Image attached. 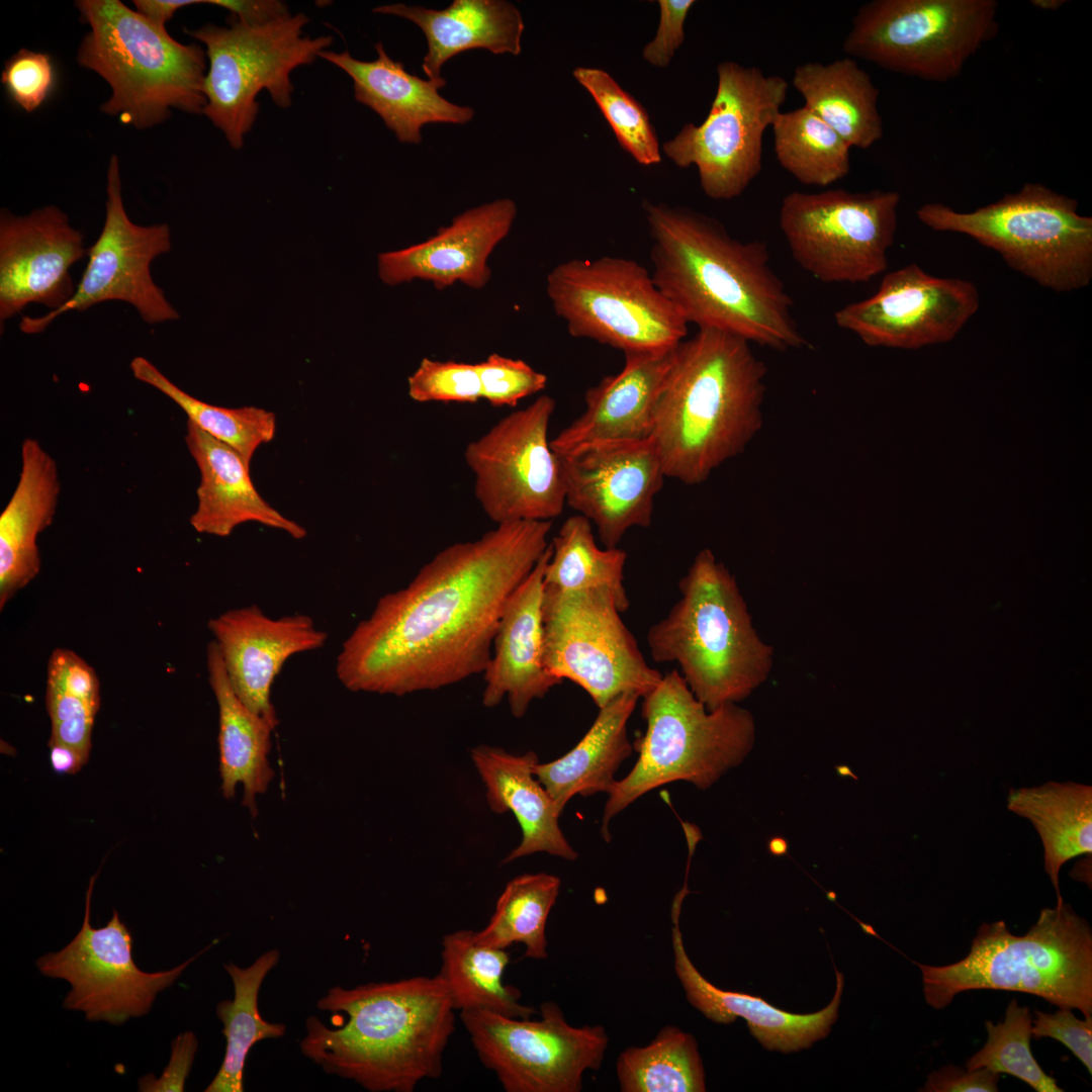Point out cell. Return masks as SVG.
Wrapping results in <instances>:
<instances>
[{"mask_svg":"<svg viewBox=\"0 0 1092 1092\" xmlns=\"http://www.w3.org/2000/svg\"><path fill=\"white\" fill-rule=\"evenodd\" d=\"M407 392L417 402L475 403L481 399L476 364L423 358L407 378Z\"/></svg>","mask_w":1092,"mask_h":1092,"instance_id":"7dc6e473","label":"cell"},{"mask_svg":"<svg viewBox=\"0 0 1092 1092\" xmlns=\"http://www.w3.org/2000/svg\"><path fill=\"white\" fill-rule=\"evenodd\" d=\"M642 698L646 731L635 742L634 767L608 794L602 825L607 841L611 819L638 798L675 781L707 789L742 762L755 741L748 710L737 704L707 710L676 669L664 673Z\"/></svg>","mask_w":1092,"mask_h":1092,"instance_id":"ba28073f","label":"cell"},{"mask_svg":"<svg viewBox=\"0 0 1092 1092\" xmlns=\"http://www.w3.org/2000/svg\"><path fill=\"white\" fill-rule=\"evenodd\" d=\"M542 613L545 668L583 689L598 708L627 693L642 698L660 681L663 674L646 662L611 590L544 587Z\"/></svg>","mask_w":1092,"mask_h":1092,"instance_id":"9a60e30c","label":"cell"},{"mask_svg":"<svg viewBox=\"0 0 1092 1092\" xmlns=\"http://www.w3.org/2000/svg\"><path fill=\"white\" fill-rule=\"evenodd\" d=\"M694 0H659L660 19L655 37L642 52L646 62L665 68L685 39L684 24Z\"/></svg>","mask_w":1092,"mask_h":1092,"instance_id":"816d5d0a","label":"cell"},{"mask_svg":"<svg viewBox=\"0 0 1092 1092\" xmlns=\"http://www.w3.org/2000/svg\"><path fill=\"white\" fill-rule=\"evenodd\" d=\"M554 410V398L540 395L467 444L475 497L496 525L551 521L566 505L560 459L548 438Z\"/></svg>","mask_w":1092,"mask_h":1092,"instance_id":"e0dca14e","label":"cell"},{"mask_svg":"<svg viewBox=\"0 0 1092 1092\" xmlns=\"http://www.w3.org/2000/svg\"><path fill=\"white\" fill-rule=\"evenodd\" d=\"M788 848L787 842L782 838H774L769 842V850L771 853L780 855L786 852Z\"/></svg>","mask_w":1092,"mask_h":1092,"instance_id":"91938a15","label":"cell"},{"mask_svg":"<svg viewBox=\"0 0 1092 1092\" xmlns=\"http://www.w3.org/2000/svg\"><path fill=\"white\" fill-rule=\"evenodd\" d=\"M985 1026L988 1039L984 1046L967 1061L966 1069L985 1068L999 1074H1008L1025 1082L1037 1092L1063 1091L1057 1080L1040 1068L1031 1053L1032 1016L1028 1007L1019 1006L1013 999L1006 1008L1002 1022L994 1024L986 1021Z\"/></svg>","mask_w":1092,"mask_h":1092,"instance_id":"f6af8a7d","label":"cell"},{"mask_svg":"<svg viewBox=\"0 0 1092 1092\" xmlns=\"http://www.w3.org/2000/svg\"><path fill=\"white\" fill-rule=\"evenodd\" d=\"M57 76L47 53L21 49L4 64L1 83L9 98L26 112L37 109L53 93Z\"/></svg>","mask_w":1092,"mask_h":1092,"instance_id":"681fc988","label":"cell"},{"mask_svg":"<svg viewBox=\"0 0 1092 1092\" xmlns=\"http://www.w3.org/2000/svg\"><path fill=\"white\" fill-rule=\"evenodd\" d=\"M198 1039L194 1032L187 1030L179 1033L171 1043V1057L162 1075L156 1078L147 1074L139 1080L142 1092H182L190 1073Z\"/></svg>","mask_w":1092,"mask_h":1092,"instance_id":"f5cc1de1","label":"cell"},{"mask_svg":"<svg viewBox=\"0 0 1092 1092\" xmlns=\"http://www.w3.org/2000/svg\"><path fill=\"white\" fill-rule=\"evenodd\" d=\"M916 965L925 1000L934 1009L946 1007L959 993L991 989L1032 994L1092 1015V931L1065 902L1043 908L1022 936L1012 934L1003 920L983 923L963 960Z\"/></svg>","mask_w":1092,"mask_h":1092,"instance_id":"8992f818","label":"cell"},{"mask_svg":"<svg viewBox=\"0 0 1092 1092\" xmlns=\"http://www.w3.org/2000/svg\"><path fill=\"white\" fill-rule=\"evenodd\" d=\"M550 545L545 588L564 593L607 588L622 613L629 608L624 586L627 554L617 547L599 548L588 519L582 515L566 519Z\"/></svg>","mask_w":1092,"mask_h":1092,"instance_id":"f35d334b","label":"cell"},{"mask_svg":"<svg viewBox=\"0 0 1092 1092\" xmlns=\"http://www.w3.org/2000/svg\"><path fill=\"white\" fill-rule=\"evenodd\" d=\"M676 347L624 354L622 370L589 387L584 394V412L550 440L553 451L563 454L593 442L650 438L657 400Z\"/></svg>","mask_w":1092,"mask_h":1092,"instance_id":"484cf974","label":"cell"},{"mask_svg":"<svg viewBox=\"0 0 1092 1092\" xmlns=\"http://www.w3.org/2000/svg\"><path fill=\"white\" fill-rule=\"evenodd\" d=\"M205 3L200 0H134L135 11L157 27L166 29V23L175 12L185 6Z\"/></svg>","mask_w":1092,"mask_h":1092,"instance_id":"9f6ffc18","label":"cell"},{"mask_svg":"<svg viewBox=\"0 0 1092 1092\" xmlns=\"http://www.w3.org/2000/svg\"><path fill=\"white\" fill-rule=\"evenodd\" d=\"M640 697L620 695L605 706L580 741L561 757L534 766V775L562 813L576 796L609 794L621 763L632 753L627 723Z\"/></svg>","mask_w":1092,"mask_h":1092,"instance_id":"836d02e7","label":"cell"},{"mask_svg":"<svg viewBox=\"0 0 1092 1092\" xmlns=\"http://www.w3.org/2000/svg\"><path fill=\"white\" fill-rule=\"evenodd\" d=\"M279 959L280 952L274 948L246 968L233 962L223 965L234 985V998L220 1001L215 1008L223 1025L226 1046L220 1068L205 1092H243L244 1068L250 1050L261 1040L285 1034L284 1024L266 1021L258 1009L261 985Z\"/></svg>","mask_w":1092,"mask_h":1092,"instance_id":"74e56055","label":"cell"},{"mask_svg":"<svg viewBox=\"0 0 1092 1092\" xmlns=\"http://www.w3.org/2000/svg\"><path fill=\"white\" fill-rule=\"evenodd\" d=\"M1031 1035L1054 1038L1065 1044L1092 1074V1015L1077 1018L1072 1009L1059 1008L1055 1013L1035 1011Z\"/></svg>","mask_w":1092,"mask_h":1092,"instance_id":"f907efd6","label":"cell"},{"mask_svg":"<svg viewBox=\"0 0 1092 1092\" xmlns=\"http://www.w3.org/2000/svg\"><path fill=\"white\" fill-rule=\"evenodd\" d=\"M105 220L88 248L87 265L71 299L38 317L23 315L25 334L44 331L66 312L83 311L107 300L125 301L150 325L177 320V310L151 276L152 261L171 249L166 223L139 225L128 217L121 196L119 160L112 155L107 169Z\"/></svg>","mask_w":1092,"mask_h":1092,"instance_id":"d6986e66","label":"cell"},{"mask_svg":"<svg viewBox=\"0 0 1092 1092\" xmlns=\"http://www.w3.org/2000/svg\"><path fill=\"white\" fill-rule=\"evenodd\" d=\"M901 197L894 190L793 191L779 223L794 260L825 283H864L888 267Z\"/></svg>","mask_w":1092,"mask_h":1092,"instance_id":"5bb4252c","label":"cell"},{"mask_svg":"<svg viewBox=\"0 0 1092 1092\" xmlns=\"http://www.w3.org/2000/svg\"><path fill=\"white\" fill-rule=\"evenodd\" d=\"M573 76L593 97L621 147L641 165L659 163L658 139L645 108L602 69L578 67Z\"/></svg>","mask_w":1092,"mask_h":1092,"instance_id":"bcb514c9","label":"cell"},{"mask_svg":"<svg viewBox=\"0 0 1092 1092\" xmlns=\"http://www.w3.org/2000/svg\"><path fill=\"white\" fill-rule=\"evenodd\" d=\"M681 902L682 899L676 897L671 909L674 971L687 1000L695 1008L715 1023L728 1024L741 1017L765 1049L784 1053L809 1048L829 1033L837 1019L843 991L844 978L840 972L836 971V991L831 1002L810 1014L790 1013L760 997L722 990L701 975L686 951L679 928Z\"/></svg>","mask_w":1092,"mask_h":1092,"instance_id":"4316f807","label":"cell"},{"mask_svg":"<svg viewBox=\"0 0 1092 1092\" xmlns=\"http://www.w3.org/2000/svg\"><path fill=\"white\" fill-rule=\"evenodd\" d=\"M91 877L86 894L83 923L62 949L35 961L39 973L70 984L63 1007L84 1013L88 1021L119 1025L149 1013L157 995L182 975L187 967L210 948V943L181 965L160 972L139 969L132 957V936L113 910L101 928L90 922L91 896L96 880Z\"/></svg>","mask_w":1092,"mask_h":1092,"instance_id":"ac0fdd59","label":"cell"},{"mask_svg":"<svg viewBox=\"0 0 1092 1092\" xmlns=\"http://www.w3.org/2000/svg\"><path fill=\"white\" fill-rule=\"evenodd\" d=\"M316 1006L347 1016L337 1028L305 1020L300 1051L326 1073L371 1092H413L442 1074L455 1009L439 975L335 986Z\"/></svg>","mask_w":1092,"mask_h":1092,"instance_id":"3957f363","label":"cell"},{"mask_svg":"<svg viewBox=\"0 0 1092 1092\" xmlns=\"http://www.w3.org/2000/svg\"><path fill=\"white\" fill-rule=\"evenodd\" d=\"M565 503L590 522L606 548L633 527L651 525L666 477L653 439L600 441L557 454Z\"/></svg>","mask_w":1092,"mask_h":1092,"instance_id":"44dd1931","label":"cell"},{"mask_svg":"<svg viewBox=\"0 0 1092 1092\" xmlns=\"http://www.w3.org/2000/svg\"><path fill=\"white\" fill-rule=\"evenodd\" d=\"M207 627L237 697L275 728L271 689L276 676L291 656L322 648L328 634L307 615L271 618L256 605L228 610Z\"/></svg>","mask_w":1092,"mask_h":1092,"instance_id":"603a6c76","label":"cell"},{"mask_svg":"<svg viewBox=\"0 0 1092 1092\" xmlns=\"http://www.w3.org/2000/svg\"><path fill=\"white\" fill-rule=\"evenodd\" d=\"M766 372L727 333L702 329L678 344L651 435L666 477L700 484L745 450L762 427Z\"/></svg>","mask_w":1092,"mask_h":1092,"instance_id":"277c9868","label":"cell"},{"mask_svg":"<svg viewBox=\"0 0 1092 1092\" xmlns=\"http://www.w3.org/2000/svg\"><path fill=\"white\" fill-rule=\"evenodd\" d=\"M481 388V398L492 406H516L547 385V376L521 359L492 353L475 363Z\"/></svg>","mask_w":1092,"mask_h":1092,"instance_id":"c3c4849f","label":"cell"},{"mask_svg":"<svg viewBox=\"0 0 1092 1092\" xmlns=\"http://www.w3.org/2000/svg\"><path fill=\"white\" fill-rule=\"evenodd\" d=\"M997 14L995 0H873L854 14L842 49L890 72L946 82L997 34Z\"/></svg>","mask_w":1092,"mask_h":1092,"instance_id":"7c38bea8","label":"cell"},{"mask_svg":"<svg viewBox=\"0 0 1092 1092\" xmlns=\"http://www.w3.org/2000/svg\"><path fill=\"white\" fill-rule=\"evenodd\" d=\"M53 769L58 774H75L87 761L75 750L61 744L48 745Z\"/></svg>","mask_w":1092,"mask_h":1092,"instance_id":"6f0895ef","label":"cell"},{"mask_svg":"<svg viewBox=\"0 0 1092 1092\" xmlns=\"http://www.w3.org/2000/svg\"><path fill=\"white\" fill-rule=\"evenodd\" d=\"M551 527L499 524L440 550L406 586L380 597L345 639L336 659L340 682L400 697L483 673L506 602L547 549Z\"/></svg>","mask_w":1092,"mask_h":1092,"instance_id":"6da1fadb","label":"cell"},{"mask_svg":"<svg viewBox=\"0 0 1092 1092\" xmlns=\"http://www.w3.org/2000/svg\"><path fill=\"white\" fill-rule=\"evenodd\" d=\"M372 61L358 60L348 51H324L320 58L344 71L353 81L354 98L372 109L400 143L420 144L429 123L465 124L474 109L444 98L439 89L446 81L422 79L406 71L386 53L382 42L374 46Z\"/></svg>","mask_w":1092,"mask_h":1092,"instance_id":"83f0119b","label":"cell"},{"mask_svg":"<svg viewBox=\"0 0 1092 1092\" xmlns=\"http://www.w3.org/2000/svg\"><path fill=\"white\" fill-rule=\"evenodd\" d=\"M622 1092H704L705 1070L695 1037L666 1025L644 1046H629L616 1065Z\"/></svg>","mask_w":1092,"mask_h":1092,"instance_id":"7bdbcfd3","label":"cell"},{"mask_svg":"<svg viewBox=\"0 0 1092 1092\" xmlns=\"http://www.w3.org/2000/svg\"><path fill=\"white\" fill-rule=\"evenodd\" d=\"M560 885L558 877L545 873L515 877L499 895L486 926L474 931V940L502 949L522 943L525 958L547 959L546 922Z\"/></svg>","mask_w":1092,"mask_h":1092,"instance_id":"b9f144b4","label":"cell"},{"mask_svg":"<svg viewBox=\"0 0 1092 1092\" xmlns=\"http://www.w3.org/2000/svg\"><path fill=\"white\" fill-rule=\"evenodd\" d=\"M76 7L90 27L77 62L111 89L102 112L139 129L164 122L172 109L203 112L206 55L201 46L179 42L119 0H80Z\"/></svg>","mask_w":1092,"mask_h":1092,"instance_id":"52a82bcc","label":"cell"},{"mask_svg":"<svg viewBox=\"0 0 1092 1092\" xmlns=\"http://www.w3.org/2000/svg\"><path fill=\"white\" fill-rule=\"evenodd\" d=\"M373 12L401 17L420 27L427 40L422 68L433 81H446L443 66L466 51L483 49L513 56L522 51L523 16L506 0H454L441 10L394 3Z\"/></svg>","mask_w":1092,"mask_h":1092,"instance_id":"4dcf8cb0","label":"cell"},{"mask_svg":"<svg viewBox=\"0 0 1092 1092\" xmlns=\"http://www.w3.org/2000/svg\"><path fill=\"white\" fill-rule=\"evenodd\" d=\"M1009 811L1029 820L1043 846L1044 871L1064 902L1059 873L1068 860L1092 853V787L1074 782H1048L1038 787L1011 789Z\"/></svg>","mask_w":1092,"mask_h":1092,"instance_id":"d590c367","label":"cell"},{"mask_svg":"<svg viewBox=\"0 0 1092 1092\" xmlns=\"http://www.w3.org/2000/svg\"><path fill=\"white\" fill-rule=\"evenodd\" d=\"M644 210L653 281L689 325L777 351L806 345L763 242L734 239L690 208L645 202Z\"/></svg>","mask_w":1092,"mask_h":1092,"instance_id":"7a4b0ae2","label":"cell"},{"mask_svg":"<svg viewBox=\"0 0 1092 1092\" xmlns=\"http://www.w3.org/2000/svg\"><path fill=\"white\" fill-rule=\"evenodd\" d=\"M792 85L804 99V106L851 148L866 150L883 138L880 91L854 59L799 65L794 69Z\"/></svg>","mask_w":1092,"mask_h":1092,"instance_id":"e575fe53","label":"cell"},{"mask_svg":"<svg viewBox=\"0 0 1092 1092\" xmlns=\"http://www.w3.org/2000/svg\"><path fill=\"white\" fill-rule=\"evenodd\" d=\"M678 589V601L647 632L651 658L676 663L709 711L746 699L768 678L775 655L754 628L735 577L704 548Z\"/></svg>","mask_w":1092,"mask_h":1092,"instance_id":"5b68a950","label":"cell"},{"mask_svg":"<svg viewBox=\"0 0 1092 1092\" xmlns=\"http://www.w3.org/2000/svg\"><path fill=\"white\" fill-rule=\"evenodd\" d=\"M546 291L571 337L624 354L670 350L688 334L680 312L651 273L632 259L603 256L560 263L548 273Z\"/></svg>","mask_w":1092,"mask_h":1092,"instance_id":"8fae6325","label":"cell"},{"mask_svg":"<svg viewBox=\"0 0 1092 1092\" xmlns=\"http://www.w3.org/2000/svg\"><path fill=\"white\" fill-rule=\"evenodd\" d=\"M771 128L777 161L800 183L827 187L849 173L851 147L808 107L782 111Z\"/></svg>","mask_w":1092,"mask_h":1092,"instance_id":"60d3db41","label":"cell"},{"mask_svg":"<svg viewBox=\"0 0 1092 1092\" xmlns=\"http://www.w3.org/2000/svg\"><path fill=\"white\" fill-rule=\"evenodd\" d=\"M1066 3L1065 0H1031L1030 4L1033 7L1042 10L1055 11L1060 9Z\"/></svg>","mask_w":1092,"mask_h":1092,"instance_id":"680465c9","label":"cell"},{"mask_svg":"<svg viewBox=\"0 0 1092 1092\" xmlns=\"http://www.w3.org/2000/svg\"><path fill=\"white\" fill-rule=\"evenodd\" d=\"M517 211L511 198L469 208L427 240L379 254V277L388 285L419 279L437 289L455 283L481 289L490 279L488 258L510 234Z\"/></svg>","mask_w":1092,"mask_h":1092,"instance_id":"cb8c5ba5","label":"cell"},{"mask_svg":"<svg viewBox=\"0 0 1092 1092\" xmlns=\"http://www.w3.org/2000/svg\"><path fill=\"white\" fill-rule=\"evenodd\" d=\"M441 970L455 1010L481 1009L504 1016L530 1018L535 1009L520 1002L519 989L505 985L510 963L507 949L488 947L474 940V931L461 929L443 936Z\"/></svg>","mask_w":1092,"mask_h":1092,"instance_id":"8d00e7d4","label":"cell"},{"mask_svg":"<svg viewBox=\"0 0 1092 1092\" xmlns=\"http://www.w3.org/2000/svg\"><path fill=\"white\" fill-rule=\"evenodd\" d=\"M226 9L231 16L248 25H260L283 18L289 14L288 6L278 0H206Z\"/></svg>","mask_w":1092,"mask_h":1092,"instance_id":"11a10c76","label":"cell"},{"mask_svg":"<svg viewBox=\"0 0 1092 1092\" xmlns=\"http://www.w3.org/2000/svg\"><path fill=\"white\" fill-rule=\"evenodd\" d=\"M44 701L52 724L48 745L70 747L87 761L100 708V682L94 668L73 650L55 648L47 666Z\"/></svg>","mask_w":1092,"mask_h":1092,"instance_id":"ab89813d","label":"cell"},{"mask_svg":"<svg viewBox=\"0 0 1092 1092\" xmlns=\"http://www.w3.org/2000/svg\"><path fill=\"white\" fill-rule=\"evenodd\" d=\"M83 235L57 206L26 215L5 208L0 213V323L21 312L29 303L56 310L76 288L70 268L87 256Z\"/></svg>","mask_w":1092,"mask_h":1092,"instance_id":"7402d4cb","label":"cell"},{"mask_svg":"<svg viewBox=\"0 0 1092 1092\" xmlns=\"http://www.w3.org/2000/svg\"><path fill=\"white\" fill-rule=\"evenodd\" d=\"M129 367L136 380L173 400L188 420L237 451L249 466L256 450L275 436L276 417L272 412L256 406L228 408L204 402L179 388L142 356L134 357Z\"/></svg>","mask_w":1092,"mask_h":1092,"instance_id":"ee69618b","label":"cell"},{"mask_svg":"<svg viewBox=\"0 0 1092 1092\" xmlns=\"http://www.w3.org/2000/svg\"><path fill=\"white\" fill-rule=\"evenodd\" d=\"M717 80L705 120L685 124L663 145V152L677 167H697L708 197L729 200L760 173L763 136L783 111L789 83L733 61L719 63Z\"/></svg>","mask_w":1092,"mask_h":1092,"instance_id":"4fadbf2b","label":"cell"},{"mask_svg":"<svg viewBox=\"0 0 1092 1092\" xmlns=\"http://www.w3.org/2000/svg\"><path fill=\"white\" fill-rule=\"evenodd\" d=\"M979 305L973 282L913 263L887 273L875 294L839 308L834 322L868 346L911 350L951 341Z\"/></svg>","mask_w":1092,"mask_h":1092,"instance_id":"ffe728a7","label":"cell"},{"mask_svg":"<svg viewBox=\"0 0 1092 1092\" xmlns=\"http://www.w3.org/2000/svg\"><path fill=\"white\" fill-rule=\"evenodd\" d=\"M61 492L55 459L27 437L16 487L0 515V610L39 573L37 537L53 522Z\"/></svg>","mask_w":1092,"mask_h":1092,"instance_id":"f546056e","label":"cell"},{"mask_svg":"<svg viewBox=\"0 0 1092 1092\" xmlns=\"http://www.w3.org/2000/svg\"><path fill=\"white\" fill-rule=\"evenodd\" d=\"M551 552L549 544L507 600L483 671V706L494 708L506 698L516 718L562 682L547 671L543 661L544 571Z\"/></svg>","mask_w":1092,"mask_h":1092,"instance_id":"d4e9b609","label":"cell"},{"mask_svg":"<svg viewBox=\"0 0 1092 1092\" xmlns=\"http://www.w3.org/2000/svg\"><path fill=\"white\" fill-rule=\"evenodd\" d=\"M1000 1074L981 1068L964 1070L953 1065H946L933 1071L927 1077L921 1091L926 1092H996L999 1090Z\"/></svg>","mask_w":1092,"mask_h":1092,"instance_id":"db71d44e","label":"cell"},{"mask_svg":"<svg viewBox=\"0 0 1092 1092\" xmlns=\"http://www.w3.org/2000/svg\"><path fill=\"white\" fill-rule=\"evenodd\" d=\"M470 755L485 786L490 810L497 814L512 812L522 830L520 844L503 863L536 852L567 860L577 858L559 826L561 812L534 775L539 761L534 751L513 754L500 747L479 745L471 749Z\"/></svg>","mask_w":1092,"mask_h":1092,"instance_id":"1f68e13d","label":"cell"},{"mask_svg":"<svg viewBox=\"0 0 1092 1092\" xmlns=\"http://www.w3.org/2000/svg\"><path fill=\"white\" fill-rule=\"evenodd\" d=\"M208 681L218 706V748L221 792L235 796L243 786V805L257 815V798L274 777L268 755L274 727L250 711L237 697L229 680L218 648L213 640L206 647Z\"/></svg>","mask_w":1092,"mask_h":1092,"instance_id":"d6a6232c","label":"cell"},{"mask_svg":"<svg viewBox=\"0 0 1092 1092\" xmlns=\"http://www.w3.org/2000/svg\"><path fill=\"white\" fill-rule=\"evenodd\" d=\"M308 21L305 14L297 13L248 25L231 16L226 26L185 29L206 48L202 113L233 149H242L257 119L259 93L266 90L278 107L288 108L294 89L291 73L312 64L332 44V35H304Z\"/></svg>","mask_w":1092,"mask_h":1092,"instance_id":"30bf717a","label":"cell"},{"mask_svg":"<svg viewBox=\"0 0 1092 1092\" xmlns=\"http://www.w3.org/2000/svg\"><path fill=\"white\" fill-rule=\"evenodd\" d=\"M185 443L199 472L197 507L190 517L200 534L228 537L247 522H257L283 531L294 539L306 530L271 507L258 492L250 476V466L241 455L187 421Z\"/></svg>","mask_w":1092,"mask_h":1092,"instance_id":"f1b7e54d","label":"cell"},{"mask_svg":"<svg viewBox=\"0 0 1092 1092\" xmlns=\"http://www.w3.org/2000/svg\"><path fill=\"white\" fill-rule=\"evenodd\" d=\"M916 215L935 232L963 234L996 251L1044 288L1069 292L1092 279V217L1078 211L1076 199L1041 183H1026L974 211L930 202Z\"/></svg>","mask_w":1092,"mask_h":1092,"instance_id":"9c48e42d","label":"cell"},{"mask_svg":"<svg viewBox=\"0 0 1092 1092\" xmlns=\"http://www.w3.org/2000/svg\"><path fill=\"white\" fill-rule=\"evenodd\" d=\"M541 1018H515L491 1011H460L482 1065L507 1092H579L587 1070L600 1069L609 1036L601 1025L569 1024L553 1001Z\"/></svg>","mask_w":1092,"mask_h":1092,"instance_id":"2e32d148","label":"cell"}]
</instances>
